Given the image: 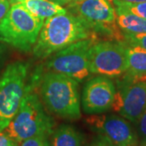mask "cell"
Instances as JSON below:
<instances>
[{
	"label": "cell",
	"instance_id": "obj_1",
	"mask_svg": "<svg viewBox=\"0 0 146 146\" xmlns=\"http://www.w3.org/2000/svg\"><path fill=\"white\" fill-rule=\"evenodd\" d=\"M96 36L91 28L71 13L58 14L44 21L33 48L36 58H45L75 42Z\"/></svg>",
	"mask_w": 146,
	"mask_h": 146
},
{
	"label": "cell",
	"instance_id": "obj_9",
	"mask_svg": "<svg viewBox=\"0 0 146 146\" xmlns=\"http://www.w3.org/2000/svg\"><path fill=\"white\" fill-rule=\"evenodd\" d=\"M90 72L116 77L127 70L126 43L113 41L96 42L89 51Z\"/></svg>",
	"mask_w": 146,
	"mask_h": 146
},
{
	"label": "cell",
	"instance_id": "obj_3",
	"mask_svg": "<svg viewBox=\"0 0 146 146\" xmlns=\"http://www.w3.org/2000/svg\"><path fill=\"white\" fill-rule=\"evenodd\" d=\"M42 97L47 109L60 118L79 119L80 96L76 80L61 73L50 72L42 80Z\"/></svg>",
	"mask_w": 146,
	"mask_h": 146
},
{
	"label": "cell",
	"instance_id": "obj_24",
	"mask_svg": "<svg viewBox=\"0 0 146 146\" xmlns=\"http://www.w3.org/2000/svg\"><path fill=\"white\" fill-rule=\"evenodd\" d=\"M119 2H124V3H143L146 2V0H117Z\"/></svg>",
	"mask_w": 146,
	"mask_h": 146
},
{
	"label": "cell",
	"instance_id": "obj_8",
	"mask_svg": "<svg viewBox=\"0 0 146 146\" xmlns=\"http://www.w3.org/2000/svg\"><path fill=\"white\" fill-rule=\"evenodd\" d=\"M69 9L75 16L84 21L96 33L121 40V35L115 28L116 12L107 0H75Z\"/></svg>",
	"mask_w": 146,
	"mask_h": 146
},
{
	"label": "cell",
	"instance_id": "obj_19",
	"mask_svg": "<svg viewBox=\"0 0 146 146\" xmlns=\"http://www.w3.org/2000/svg\"><path fill=\"white\" fill-rule=\"evenodd\" d=\"M138 129L139 134L143 142V146L146 145V106L141 114L140 119L138 120Z\"/></svg>",
	"mask_w": 146,
	"mask_h": 146
},
{
	"label": "cell",
	"instance_id": "obj_26",
	"mask_svg": "<svg viewBox=\"0 0 146 146\" xmlns=\"http://www.w3.org/2000/svg\"><path fill=\"white\" fill-rule=\"evenodd\" d=\"M16 146H18V145H16Z\"/></svg>",
	"mask_w": 146,
	"mask_h": 146
},
{
	"label": "cell",
	"instance_id": "obj_25",
	"mask_svg": "<svg viewBox=\"0 0 146 146\" xmlns=\"http://www.w3.org/2000/svg\"><path fill=\"white\" fill-rule=\"evenodd\" d=\"M10 2V3L11 4H15V3H21V2H24L25 0H8Z\"/></svg>",
	"mask_w": 146,
	"mask_h": 146
},
{
	"label": "cell",
	"instance_id": "obj_2",
	"mask_svg": "<svg viewBox=\"0 0 146 146\" xmlns=\"http://www.w3.org/2000/svg\"><path fill=\"white\" fill-rule=\"evenodd\" d=\"M54 126V120L45 111L38 96L26 87L18 111L3 131L18 145L33 136H51Z\"/></svg>",
	"mask_w": 146,
	"mask_h": 146
},
{
	"label": "cell",
	"instance_id": "obj_6",
	"mask_svg": "<svg viewBox=\"0 0 146 146\" xmlns=\"http://www.w3.org/2000/svg\"><path fill=\"white\" fill-rule=\"evenodd\" d=\"M146 106V76L125 72L117 80L112 109L123 118L137 123Z\"/></svg>",
	"mask_w": 146,
	"mask_h": 146
},
{
	"label": "cell",
	"instance_id": "obj_23",
	"mask_svg": "<svg viewBox=\"0 0 146 146\" xmlns=\"http://www.w3.org/2000/svg\"><path fill=\"white\" fill-rule=\"evenodd\" d=\"M93 146H114V145H112L111 144H110L109 142H107V141H102V142L98 143V144H96V145H94Z\"/></svg>",
	"mask_w": 146,
	"mask_h": 146
},
{
	"label": "cell",
	"instance_id": "obj_21",
	"mask_svg": "<svg viewBox=\"0 0 146 146\" xmlns=\"http://www.w3.org/2000/svg\"><path fill=\"white\" fill-rule=\"evenodd\" d=\"M10 7V2L8 0H0V21L7 15Z\"/></svg>",
	"mask_w": 146,
	"mask_h": 146
},
{
	"label": "cell",
	"instance_id": "obj_11",
	"mask_svg": "<svg viewBox=\"0 0 146 146\" xmlns=\"http://www.w3.org/2000/svg\"><path fill=\"white\" fill-rule=\"evenodd\" d=\"M115 95V85L107 76H99L89 80L82 94L81 103L87 114H101L112 107Z\"/></svg>",
	"mask_w": 146,
	"mask_h": 146
},
{
	"label": "cell",
	"instance_id": "obj_27",
	"mask_svg": "<svg viewBox=\"0 0 146 146\" xmlns=\"http://www.w3.org/2000/svg\"><path fill=\"white\" fill-rule=\"evenodd\" d=\"M145 146H146V145H145Z\"/></svg>",
	"mask_w": 146,
	"mask_h": 146
},
{
	"label": "cell",
	"instance_id": "obj_17",
	"mask_svg": "<svg viewBox=\"0 0 146 146\" xmlns=\"http://www.w3.org/2000/svg\"><path fill=\"white\" fill-rule=\"evenodd\" d=\"M124 42L128 45H134L146 50V33L140 34H123Z\"/></svg>",
	"mask_w": 146,
	"mask_h": 146
},
{
	"label": "cell",
	"instance_id": "obj_15",
	"mask_svg": "<svg viewBox=\"0 0 146 146\" xmlns=\"http://www.w3.org/2000/svg\"><path fill=\"white\" fill-rule=\"evenodd\" d=\"M50 146H82L81 137L72 127L60 126L53 131Z\"/></svg>",
	"mask_w": 146,
	"mask_h": 146
},
{
	"label": "cell",
	"instance_id": "obj_18",
	"mask_svg": "<svg viewBox=\"0 0 146 146\" xmlns=\"http://www.w3.org/2000/svg\"><path fill=\"white\" fill-rule=\"evenodd\" d=\"M48 138L46 136H33L21 142L18 146H50Z\"/></svg>",
	"mask_w": 146,
	"mask_h": 146
},
{
	"label": "cell",
	"instance_id": "obj_16",
	"mask_svg": "<svg viewBox=\"0 0 146 146\" xmlns=\"http://www.w3.org/2000/svg\"><path fill=\"white\" fill-rule=\"evenodd\" d=\"M116 7H122L130 11L136 16H140L146 20V2L143 3H124L117 0H113Z\"/></svg>",
	"mask_w": 146,
	"mask_h": 146
},
{
	"label": "cell",
	"instance_id": "obj_14",
	"mask_svg": "<svg viewBox=\"0 0 146 146\" xmlns=\"http://www.w3.org/2000/svg\"><path fill=\"white\" fill-rule=\"evenodd\" d=\"M127 70L126 72L136 76H146V50L126 43Z\"/></svg>",
	"mask_w": 146,
	"mask_h": 146
},
{
	"label": "cell",
	"instance_id": "obj_13",
	"mask_svg": "<svg viewBox=\"0 0 146 146\" xmlns=\"http://www.w3.org/2000/svg\"><path fill=\"white\" fill-rule=\"evenodd\" d=\"M19 3L33 16L43 21L58 14L67 13V10L62 6L50 0H25Z\"/></svg>",
	"mask_w": 146,
	"mask_h": 146
},
{
	"label": "cell",
	"instance_id": "obj_20",
	"mask_svg": "<svg viewBox=\"0 0 146 146\" xmlns=\"http://www.w3.org/2000/svg\"><path fill=\"white\" fill-rule=\"evenodd\" d=\"M17 144L11 139L3 131H0V146H16Z\"/></svg>",
	"mask_w": 146,
	"mask_h": 146
},
{
	"label": "cell",
	"instance_id": "obj_12",
	"mask_svg": "<svg viewBox=\"0 0 146 146\" xmlns=\"http://www.w3.org/2000/svg\"><path fill=\"white\" fill-rule=\"evenodd\" d=\"M116 23L123 34L146 33V20L119 7H116Z\"/></svg>",
	"mask_w": 146,
	"mask_h": 146
},
{
	"label": "cell",
	"instance_id": "obj_4",
	"mask_svg": "<svg viewBox=\"0 0 146 146\" xmlns=\"http://www.w3.org/2000/svg\"><path fill=\"white\" fill-rule=\"evenodd\" d=\"M44 21L30 14L21 3L12 4L0 21V41L28 52L34 46Z\"/></svg>",
	"mask_w": 146,
	"mask_h": 146
},
{
	"label": "cell",
	"instance_id": "obj_22",
	"mask_svg": "<svg viewBox=\"0 0 146 146\" xmlns=\"http://www.w3.org/2000/svg\"><path fill=\"white\" fill-rule=\"evenodd\" d=\"M50 1H52L55 3H58L59 5H66V4H68L70 3L72 0H50Z\"/></svg>",
	"mask_w": 146,
	"mask_h": 146
},
{
	"label": "cell",
	"instance_id": "obj_5",
	"mask_svg": "<svg viewBox=\"0 0 146 146\" xmlns=\"http://www.w3.org/2000/svg\"><path fill=\"white\" fill-rule=\"evenodd\" d=\"M28 64L21 61L9 64L0 78V131L16 115L25 95Z\"/></svg>",
	"mask_w": 146,
	"mask_h": 146
},
{
	"label": "cell",
	"instance_id": "obj_7",
	"mask_svg": "<svg viewBox=\"0 0 146 146\" xmlns=\"http://www.w3.org/2000/svg\"><path fill=\"white\" fill-rule=\"evenodd\" d=\"M97 41L93 36L71 44L50 55L46 68L50 72L61 73L74 79L77 82L90 76L89 51Z\"/></svg>",
	"mask_w": 146,
	"mask_h": 146
},
{
	"label": "cell",
	"instance_id": "obj_10",
	"mask_svg": "<svg viewBox=\"0 0 146 146\" xmlns=\"http://www.w3.org/2000/svg\"><path fill=\"white\" fill-rule=\"evenodd\" d=\"M89 126L114 146H138V137L128 121L118 115H92Z\"/></svg>",
	"mask_w": 146,
	"mask_h": 146
}]
</instances>
